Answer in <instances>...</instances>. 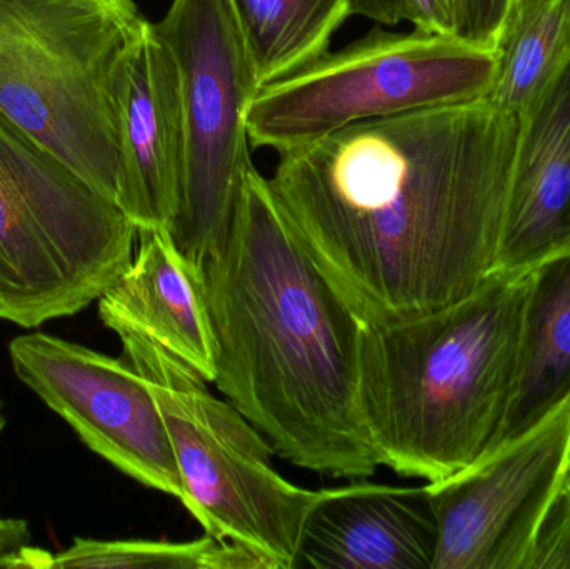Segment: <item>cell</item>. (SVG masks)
Here are the masks:
<instances>
[{
    "instance_id": "obj_16",
    "label": "cell",
    "mask_w": 570,
    "mask_h": 569,
    "mask_svg": "<svg viewBox=\"0 0 570 569\" xmlns=\"http://www.w3.org/2000/svg\"><path fill=\"white\" fill-rule=\"evenodd\" d=\"M495 53L498 67L484 100L522 117L570 60V0H515Z\"/></svg>"
},
{
    "instance_id": "obj_12",
    "label": "cell",
    "mask_w": 570,
    "mask_h": 569,
    "mask_svg": "<svg viewBox=\"0 0 570 569\" xmlns=\"http://www.w3.org/2000/svg\"><path fill=\"white\" fill-rule=\"evenodd\" d=\"M438 524L425 488H328L305 521L295 568L432 569Z\"/></svg>"
},
{
    "instance_id": "obj_13",
    "label": "cell",
    "mask_w": 570,
    "mask_h": 569,
    "mask_svg": "<svg viewBox=\"0 0 570 569\" xmlns=\"http://www.w3.org/2000/svg\"><path fill=\"white\" fill-rule=\"evenodd\" d=\"M570 254V60L521 117L494 273H529Z\"/></svg>"
},
{
    "instance_id": "obj_17",
    "label": "cell",
    "mask_w": 570,
    "mask_h": 569,
    "mask_svg": "<svg viewBox=\"0 0 570 569\" xmlns=\"http://www.w3.org/2000/svg\"><path fill=\"white\" fill-rule=\"evenodd\" d=\"M259 86L327 52L352 12L351 0H229Z\"/></svg>"
},
{
    "instance_id": "obj_22",
    "label": "cell",
    "mask_w": 570,
    "mask_h": 569,
    "mask_svg": "<svg viewBox=\"0 0 570 569\" xmlns=\"http://www.w3.org/2000/svg\"><path fill=\"white\" fill-rule=\"evenodd\" d=\"M354 16L367 17L379 26L394 27L407 20L404 0H351Z\"/></svg>"
},
{
    "instance_id": "obj_6",
    "label": "cell",
    "mask_w": 570,
    "mask_h": 569,
    "mask_svg": "<svg viewBox=\"0 0 570 569\" xmlns=\"http://www.w3.org/2000/svg\"><path fill=\"white\" fill-rule=\"evenodd\" d=\"M116 334L159 404L189 513L207 534L254 551L271 569H294L305 521L325 490L285 480L266 436L166 347L139 331Z\"/></svg>"
},
{
    "instance_id": "obj_1",
    "label": "cell",
    "mask_w": 570,
    "mask_h": 569,
    "mask_svg": "<svg viewBox=\"0 0 570 569\" xmlns=\"http://www.w3.org/2000/svg\"><path fill=\"white\" fill-rule=\"evenodd\" d=\"M519 133L484 99L414 110L285 150L269 183L364 323L431 313L494 273Z\"/></svg>"
},
{
    "instance_id": "obj_18",
    "label": "cell",
    "mask_w": 570,
    "mask_h": 569,
    "mask_svg": "<svg viewBox=\"0 0 570 569\" xmlns=\"http://www.w3.org/2000/svg\"><path fill=\"white\" fill-rule=\"evenodd\" d=\"M271 569L259 555L207 534L187 543L77 538L60 553L43 555L40 569Z\"/></svg>"
},
{
    "instance_id": "obj_20",
    "label": "cell",
    "mask_w": 570,
    "mask_h": 569,
    "mask_svg": "<svg viewBox=\"0 0 570 569\" xmlns=\"http://www.w3.org/2000/svg\"><path fill=\"white\" fill-rule=\"evenodd\" d=\"M515 0H448L454 33L469 42L495 49L499 33Z\"/></svg>"
},
{
    "instance_id": "obj_8",
    "label": "cell",
    "mask_w": 570,
    "mask_h": 569,
    "mask_svg": "<svg viewBox=\"0 0 570 569\" xmlns=\"http://www.w3.org/2000/svg\"><path fill=\"white\" fill-rule=\"evenodd\" d=\"M154 27L176 62L186 127L183 199L170 233L204 266L223 251L254 167L246 116L259 80L229 0H173Z\"/></svg>"
},
{
    "instance_id": "obj_7",
    "label": "cell",
    "mask_w": 570,
    "mask_h": 569,
    "mask_svg": "<svg viewBox=\"0 0 570 569\" xmlns=\"http://www.w3.org/2000/svg\"><path fill=\"white\" fill-rule=\"evenodd\" d=\"M495 49L454 33L367 36L257 90L247 107L250 146L285 153L365 120L484 99Z\"/></svg>"
},
{
    "instance_id": "obj_3",
    "label": "cell",
    "mask_w": 570,
    "mask_h": 569,
    "mask_svg": "<svg viewBox=\"0 0 570 569\" xmlns=\"http://www.w3.org/2000/svg\"><path fill=\"white\" fill-rule=\"evenodd\" d=\"M532 271L492 273L431 313L364 323L358 403L379 467L434 483L489 450L511 394Z\"/></svg>"
},
{
    "instance_id": "obj_2",
    "label": "cell",
    "mask_w": 570,
    "mask_h": 569,
    "mask_svg": "<svg viewBox=\"0 0 570 569\" xmlns=\"http://www.w3.org/2000/svg\"><path fill=\"white\" fill-rule=\"evenodd\" d=\"M203 269L217 390L294 467L372 477L379 461L358 403L364 321L312 259L256 166L223 251Z\"/></svg>"
},
{
    "instance_id": "obj_4",
    "label": "cell",
    "mask_w": 570,
    "mask_h": 569,
    "mask_svg": "<svg viewBox=\"0 0 570 569\" xmlns=\"http://www.w3.org/2000/svg\"><path fill=\"white\" fill-rule=\"evenodd\" d=\"M137 237L119 206L0 114V320L36 330L87 310Z\"/></svg>"
},
{
    "instance_id": "obj_15",
    "label": "cell",
    "mask_w": 570,
    "mask_h": 569,
    "mask_svg": "<svg viewBox=\"0 0 570 569\" xmlns=\"http://www.w3.org/2000/svg\"><path fill=\"white\" fill-rule=\"evenodd\" d=\"M569 398L570 254L532 271L508 408L482 457L541 426Z\"/></svg>"
},
{
    "instance_id": "obj_25",
    "label": "cell",
    "mask_w": 570,
    "mask_h": 569,
    "mask_svg": "<svg viewBox=\"0 0 570 569\" xmlns=\"http://www.w3.org/2000/svg\"><path fill=\"white\" fill-rule=\"evenodd\" d=\"M6 411H3V401L0 398V436H2L3 430H6Z\"/></svg>"
},
{
    "instance_id": "obj_14",
    "label": "cell",
    "mask_w": 570,
    "mask_h": 569,
    "mask_svg": "<svg viewBox=\"0 0 570 569\" xmlns=\"http://www.w3.org/2000/svg\"><path fill=\"white\" fill-rule=\"evenodd\" d=\"M97 303L100 321L114 333L139 331L207 383L216 380L204 269L179 249L169 229L140 230L132 263Z\"/></svg>"
},
{
    "instance_id": "obj_24",
    "label": "cell",
    "mask_w": 570,
    "mask_h": 569,
    "mask_svg": "<svg viewBox=\"0 0 570 569\" xmlns=\"http://www.w3.org/2000/svg\"><path fill=\"white\" fill-rule=\"evenodd\" d=\"M97 2L104 3V6L110 7V9L117 10V12L127 17L140 16L134 0H97Z\"/></svg>"
},
{
    "instance_id": "obj_5",
    "label": "cell",
    "mask_w": 570,
    "mask_h": 569,
    "mask_svg": "<svg viewBox=\"0 0 570 569\" xmlns=\"http://www.w3.org/2000/svg\"><path fill=\"white\" fill-rule=\"evenodd\" d=\"M140 19L97 0H0V114L116 206L114 76Z\"/></svg>"
},
{
    "instance_id": "obj_21",
    "label": "cell",
    "mask_w": 570,
    "mask_h": 569,
    "mask_svg": "<svg viewBox=\"0 0 570 569\" xmlns=\"http://www.w3.org/2000/svg\"><path fill=\"white\" fill-rule=\"evenodd\" d=\"M407 22L414 29L432 33H454V20L448 0H404ZM455 36V33H454Z\"/></svg>"
},
{
    "instance_id": "obj_10",
    "label": "cell",
    "mask_w": 570,
    "mask_h": 569,
    "mask_svg": "<svg viewBox=\"0 0 570 569\" xmlns=\"http://www.w3.org/2000/svg\"><path fill=\"white\" fill-rule=\"evenodd\" d=\"M570 471V398L521 440L425 483L438 524L432 569H521Z\"/></svg>"
},
{
    "instance_id": "obj_19",
    "label": "cell",
    "mask_w": 570,
    "mask_h": 569,
    "mask_svg": "<svg viewBox=\"0 0 570 569\" xmlns=\"http://www.w3.org/2000/svg\"><path fill=\"white\" fill-rule=\"evenodd\" d=\"M521 569H570V471L542 517Z\"/></svg>"
},
{
    "instance_id": "obj_9",
    "label": "cell",
    "mask_w": 570,
    "mask_h": 569,
    "mask_svg": "<svg viewBox=\"0 0 570 569\" xmlns=\"http://www.w3.org/2000/svg\"><path fill=\"white\" fill-rule=\"evenodd\" d=\"M16 376L59 414L89 450L144 487L187 493L159 404L142 374L124 357L46 333L9 344Z\"/></svg>"
},
{
    "instance_id": "obj_11",
    "label": "cell",
    "mask_w": 570,
    "mask_h": 569,
    "mask_svg": "<svg viewBox=\"0 0 570 569\" xmlns=\"http://www.w3.org/2000/svg\"><path fill=\"white\" fill-rule=\"evenodd\" d=\"M119 139V207L137 230H173L183 199L186 127L173 53L140 19L114 76Z\"/></svg>"
},
{
    "instance_id": "obj_23",
    "label": "cell",
    "mask_w": 570,
    "mask_h": 569,
    "mask_svg": "<svg viewBox=\"0 0 570 569\" xmlns=\"http://www.w3.org/2000/svg\"><path fill=\"white\" fill-rule=\"evenodd\" d=\"M29 545L30 530L26 521L0 517V568L7 569L9 561Z\"/></svg>"
}]
</instances>
